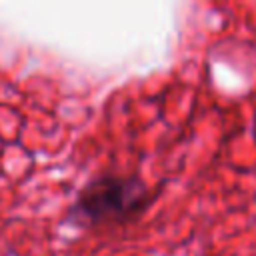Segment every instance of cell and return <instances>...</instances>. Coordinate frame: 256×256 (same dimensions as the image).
Listing matches in <instances>:
<instances>
[{"label": "cell", "mask_w": 256, "mask_h": 256, "mask_svg": "<svg viewBox=\"0 0 256 256\" xmlns=\"http://www.w3.org/2000/svg\"><path fill=\"white\" fill-rule=\"evenodd\" d=\"M144 190L126 178H104L94 182L78 202L80 214L90 222H112L128 218L142 206Z\"/></svg>", "instance_id": "obj_1"}]
</instances>
